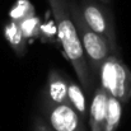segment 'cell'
<instances>
[{
  "label": "cell",
  "instance_id": "6da1fadb",
  "mask_svg": "<svg viewBox=\"0 0 131 131\" xmlns=\"http://www.w3.org/2000/svg\"><path fill=\"white\" fill-rule=\"evenodd\" d=\"M48 4L56 24L57 38L61 43L64 53L70 61L82 87L87 92H90L94 78L92 75L75 23L71 18L68 0H48Z\"/></svg>",
  "mask_w": 131,
  "mask_h": 131
},
{
  "label": "cell",
  "instance_id": "7a4b0ae2",
  "mask_svg": "<svg viewBox=\"0 0 131 131\" xmlns=\"http://www.w3.org/2000/svg\"><path fill=\"white\" fill-rule=\"evenodd\" d=\"M68 5H69L71 18L75 23L77 31L79 33L83 48L85 51L92 75H93V78H95V77H98L99 68L103 64V61L110 55H112L115 52H113L111 45L108 43V41L106 38H103L101 35H98L97 32H94L87 24V22L83 18L80 5L77 4L75 1H68Z\"/></svg>",
  "mask_w": 131,
  "mask_h": 131
},
{
  "label": "cell",
  "instance_id": "3957f363",
  "mask_svg": "<svg viewBox=\"0 0 131 131\" xmlns=\"http://www.w3.org/2000/svg\"><path fill=\"white\" fill-rule=\"evenodd\" d=\"M98 78L101 87L104 88L110 95L116 97L122 103L131 99V70L118 55L112 53L103 61Z\"/></svg>",
  "mask_w": 131,
  "mask_h": 131
},
{
  "label": "cell",
  "instance_id": "277c9868",
  "mask_svg": "<svg viewBox=\"0 0 131 131\" xmlns=\"http://www.w3.org/2000/svg\"><path fill=\"white\" fill-rule=\"evenodd\" d=\"M80 5V10L83 13V18L87 24L98 35L108 41L113 52L117 55L118 48L116 43V35L113 28V22L110 12L102 5L97 4L94 0H83Z\"/></svg>",
  "mask_w": 131,
  "mask_h": 131
},
{
  "label": "cell",
  "instance_id": "5b68a950",
  "mask_svg": "<svg viewBox=\"0 0 131 131\" xmlns=\"http://www.w3.org/2000/svg\"><path fill=\"white\" fill-rule=\"evenodd\" d=\"M47 122L55 131H87L84 118L69 103H51L45 101Z\"/></svg>",
  "mask_w": 131,
  "mask_h": 131
},
{
  "label": "cell",
  "instance_id": "8992f818",
  "mask_svg": "<svg viewBox=\"0 0 131 131\" xmlns=\"http://www.w3.org/2000/svg\"><path fill=\"white\" fill-rule=\"evenodd\" d=\"M69 80L56 69H51L47 75L45 98L51 103H69L68 98Z\"/></svg>",
  "mask_w": 131,
  "mask_h": 131
},
{
  "label": "cell",
  "instance_id": "52a82bcc",
  "mask_svg": "<svg viewBox=\"0 0 131 131\" xmlns=\"http://www.w3.org/2000/svg\"><path fill=\"white\" fill-rule=\"evenodd\" d=\"M108 93L104 88L99 87L94 90L90 108H89V126L90 131H103L107 113Z\"/></svg>",
  "mask_w": 131,
  "mask_h": 131
},
{
  "label": "cell",
  "instance_id": "ba28073f",
  "mask_svg": "<svg viewBox=\"0 0 131 131\" xmlns=\"http://www.w3.org/2000/svg\"><path fill=\"white\" fill-rule=\"evenodd\" d=\"M4 37L8 41V43L10 45V47L13 48V51L15 52V55L18 57H22L26 55L27 51V40L24 38L18 22L12 20L9 23L5 24L4 27Z\"/></svg>",
  "mask_w": 131,
  "mask_h": 131
},
{
  "label": "cell",
  "instance_id": "9c48e42d",
  "mask_svg": "<svg viewBox=\"0 0 131 131\" xmlns=\"http://www.w3.org/2000/svg\"><path fill=\"white\" fill-rule=\"evenodd\" d=\"M122 116V102L113 95H108L107 113L103 131H116L121 122Z\"/></svg>",
  "mask_w": 131,
  "mask_h": 131
},
{
  "label": "cell",
  "instance_id": "30bf717a",
  "mask_svg": "<svg viewBox=\"0 0 131 131\" xmlns=\"http://www.w3.org/2000/svg\"><path fill=\"white\" fill-rule=\"evenodd\" d=\"M68 98L69 104L84 118L87 115V103H85V95L82 87L77 84L75 82H69L68 88Z\"/></svg>",
  "mask_w": 131,
  "mask_h": 131
},
{
  "label": "cell",
  "instance_id": "8fae6325",
  "mask_svg": "<svg viewBox=\"0 0 131 131\" xmlns=\"http://www.w3.org/2000/svg\"><path fill=\"white\" fill-rule=\"evenodd\" d=\"M18 26L27 41L38 38L42 36V22H41L40 17H37L36 14L20 19L18 22Z\"/></svg>",
  "mask_w": 131,
  "mask_h": 131
},
{
  "label": "cell",
  "instance_id": "7c38bea8",
  "mask_svg": "<svg viewBox=\"0 0 131 131\" xmlns=\"http://www.w3.org/2000/svg\"><path fill=\"white\" fill-rule=\"evenodd\" d=\"M33 14H35V8L28 0H18L9 12L10 19L15 22H19L20 19Z\"/></svg>",
  "mask_w": 131,
  "mask_h": 131
},
{
  "label": "cell",
  "instance_id": "4fadbf2b",
  "mask_svg": "<svg viewBox=\"0 0 131 131\" xmlns=\"http://www.w3.org/2000/svg\"><path fill=\"white\" fill-rule=\"evenodd\" d=\"M33 131H55L48 122H46L45 120L37 117L35 120V125H33Z\"/></svg>",
  "mask_w": 131,
  "mask_h": 131
},
{
  "label": "cell",
  "instance_id": "5bb4252c",
  "mask_svg": "<svg viewBox=\"0 0 131 131\" xmlns=\"http://www.w3.org/2000/svg\"><path fill=\"white\" fill-rule=\"evenodd\" d=\"M98 1H101L102 4H108V3H110L111 0H98Z\"/></svg>",
  "mask_w": 131,
  "mask_h": 131
}]
</instances>
